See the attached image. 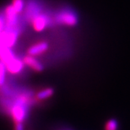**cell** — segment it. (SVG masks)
I'll return each instance as SVG.
<instances>
[{"instance_id": "cell-1", "label": "cell", "mask_w": 130, "mask_h": 130, "mask_svg": "<svg viewBox=\"0 0 130 130\" xmlns=\"http://www.w3.org/2000/svg\"><path fill=\"white\" fill-rule=\"evenodd\" d=\"M28 107L29 106L15 101V102L9 108V114L11 115L15 123H22V122L26 118L28 114Z\"/></svg>"}, {"instance_id": "cell-2", "label": "cell", "mask_w": 130, "mask_h": 130, "mask_svg": "<svg viewBox=\"0 0 130 130\" xmlns=\"http://www.w3.org/2000/svg\"><path fill=\"white\" fill-rule=\"evenodd\" d=\"M18 36L19 31L15 28H5L0 34V46L10 48L16 42Z\"/></svg>"}, {"instance_id": "cell-3", "label": "cell", "mask_w": 130, "mask_h": 130, "mask_svg": "<svg viewBox=\"0 0 130 130\" xmlns=\"http://www.w3.org/2000/svg\"><path fill=\"white\" fill-rule=\"evenodd\" d=\"M55 20L59 24L68 25V26H74V25H77L78 17L77 14L73 10L63 9L57 14Z\"/></svg>"}, {"instance_id": "cell-4", "label": "cell", "mask_w": 130, "mask_h": 130, "mask_svg": "<svg viewBox=\"0 0 130 130\" xmlns=\"http://www.w3.org/2000/svg\"><path fill=\"white\" fill-rule=\"evenodd\" d=\"M4 64L5 66V69H6V71H8L12 74H20L23 70V69H24V65H25L21 59L18 58L15 56L9 59Z\"/></svg>"}, {"instance_id": "cell-5", "label": "cell", "mask_w": 130, "mask_h": 130, "mask_svg": "<svg viewBox=\"0 0 130 130\" xmlns=\"http://www.w3.org/2000/svg\"><path fill=\"white\" fill-rule=\"evenodd\" d=\"M31 25L32 27L36 31H42L46 26H48L50 24V19L48 16H46L44 14H38L32 17L31 19Z\"/></svg>"}, {"instance_id": "cell-6", "label": "cell", "mask_w": 130, "mask_h": 130, "mask_svg": "<svg viewBox=\"0 0 130 130\" xmlns=\"http://www.w3.org/2000/svg\"><path fill=\"white\" fill-rule=\"evenodd\" d=\"M18 13L13 9L11 5H8L4 10V19L6 28H14L18 23Z\"/></svg>"}, {"instance_id": "cell-7", "label": "cell", "mask_w": 130, "mask_h": 130, "mask_svg": "<svg viewBox=\"0 0 130 130\" xmlns=\"http://www.w3.org/2000/svg\"><path fill=\"white\" fill-rule=\"evenodd\" d=\"M48 48V45L47 43L45 42V41H40V42H37L36 44L32 45L28 49L27 53L29 56H37L40 55V54L43 53L44 52H46Z\"/></svg>"}, {"instance_id": "cell-8", "label": "cell", "mask_w": 130, "mask_h": 130, "mask_svg": "<svg viewBox=\"0 0 130 130\" xmlns=\"http://www.w3.org/2000/svg\"><path fill=\"white\" fill-rule=\"evenodd\" d=\"M22 61H23V63H24V64L27 65L28 67H30V69L35 70V71H36V72L42 71L43 65L41 64L38 60H36L34 57L29 56V55L25 56L24 58H23Z\"/></svg>"}, {"instance_id": "cell-9", "label": "cell", "mask_w": 130, "mask_h": 130, "mask_svg": "<svg viewBox=\"0 0 130 130\" xmlns=\"http://www.w3.org/2000/svg\"><path fill=\"white\" fill-rule=\"evenodd\" d=\"M14 56V53L10 48L4 47V46H0V62L3 63L6 62Z\"/></svg>"}, {"instance_id": "cell-10", "label": "cell", "mask_w": 130, "mask_h": 130, "mask_svg": "<svg viewBox=\"0 0 130 130\" xmlns=\"http://www.w3.org/2000/svg\"><path fill=\"white\" fill-rule=\"evenodd\" d=\"M54 90L52 88H46V89L41 90V91H39L36 95V99L39 101H42L48 99L49 97H51L53 95Z\"/></svg>"}, {"instance_id": "cell-11", "label": "cell", "mask_w": 130, "mask_h": 130, "mask_svg": "<svg viewBox=\"0 0 130 130\" xmlns=\"http://www.w3.org/2000/svg\"><path fill=\"white\" fill-rule=\"evenodd\" d=\"M11 6L18 14H20L25 8V0H12Z\"/></svg>"}, {"instance_id": "cell-12", "label": "cell", "mask_w": 130, "mask_h": 130, "mask_svg": "<svg viewBox=\"0 0 130 130\" xmlns=\"http://www.w3.org/2000/svg\"><path fill=\"white\" fill-rule=\"evenodd\" d=\"M118 124L115 119H111L105 124V130H118Z\"/></svg>"}, {"instance_id": "cell-13", "label": "cell", "mask_w": 130, "mask_h": 130, "mask_svg": "<svg viewBox=\"0 0 130 130\" xmlns=\"http://www.w3.org/2000/svg\"><path fill=\"white\" fill-rule=\"evenodd\" d=\"M6 69L4 64L0 62V87L4 84L6 79Z\"/></svg>"}, {"instance_id": "cell-14", "label": "cell", "mask_w": 130, "mask_h": 130, "mask_svg": "<svg viewBox=\"0 0 130 130\" xmlns=\"http://www.w3.org/2000/svg\"><path fill=\"white\" fill-rule=\"evenodd\" d=\"M6 28V22L4 15H0V34H1Z\"/></svg>"}, {"instance_id": "cell-15", "label": "cell", "mask_w": 130, "mask_h": 130, "mask_svg": "<svg viewBox=\"0 0 130 130\" xmlns=\"http://www.w3.org/2000/svg\"><path fill=\"white\" fill-rule=\"evenodd\" d=\"M14 130H24V126L22 123H15L14 125Z\"/></svg>"}]
</instances>
